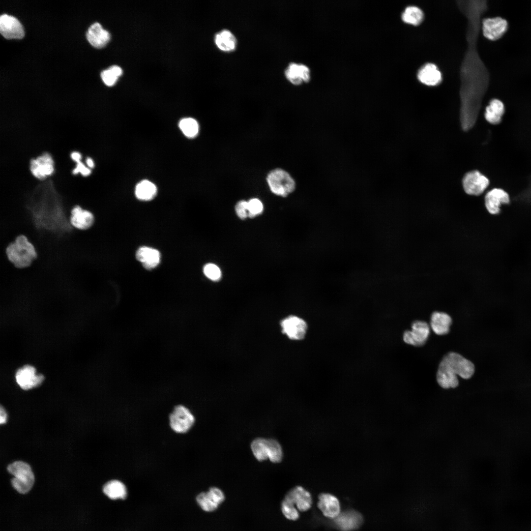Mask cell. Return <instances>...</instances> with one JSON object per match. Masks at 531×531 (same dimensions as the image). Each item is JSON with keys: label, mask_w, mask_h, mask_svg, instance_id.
Here are the masks:
<instances>
[{"label": "cell", "mask_w": 531, "mask_h": 531, "mask_svg": "<svg viewBox=\"0 0 531 531\" xmlns=\"http://www.w3.org/2000/svg\"><path fill=\"white\" fill-rule=\"evenodd\" d=\"M7 419V414L2 406H0V423L1 424H4L6 422Z\"/></svg>", "instance_id": "74e56055"}, {"label": "cell", "mask_w": 531, "mask_h": 531, "mask_svg": "<svg viewBox=\"0 0 531 531\" xmlns=\"http://www.w3.org/2000/svg\"><path fill=\"white\" fill-rule=\"evenodd\" d=\"M292 502L301 511H305L310 508L312 499L310 493L303 487L297 486L291 489L285 498Z\"/></svg>", "instance_id": "2e32d148"}, {"label": "cell", "mask_w": 531, "mask_h": 531, "mask_svg": "<svg viewBox=\"0 0 531 531\" xmlns=\"http://www.w3.org/2000/svg\"><path fill=\"white\" fill-rule=\"evenodd\" d=\"M247 203L249 217L252 218L260 214L263 212V205L259 199L256 198L252 199Z\"/></svg>", "instance_id": "836d02e7"}, {"label": "cell", "mask_w": 531, "mask_h": 531, "mask_svg": "<svg viewBox=\"0 0 531 531\" xmlns=\"http://www.w3.org/2000/svg\"><path fill=\"white\" fill-rule=\"evenodd\" d=\"M15 378L21 388L28 390L40 385L44 377L42 374H37L33 366L27 365L17 371Z\"/></svg>", "instance_id": "8fae6325"}, {"label": "cell", "mask_w": 531, "mask_h": 531, "mask_svg": "<svg viewBox=\"0 0 531 531\" xmlns=\"http://www.w3.org/2000/svg\"><path fill=\"white\" fill-rule=\"evenodd\" d=\"M80 173L82 176L87 177L91 173L90 169L86 166L81 161L76 162V166L73 170L72 174L74 175Z\"/></svg>", "instance_id": "8d00e7d4"}, {"label": "cell", "mask_w": 531, "mask_h": 531, "mask_svg": "<svg viewBox=\"0 0 531 531\" xmlns=\"http://www.w3.org/2000/svg\"><path fill=\"white\" fill-rule=\"evenodd\" d=\"M110 33L104 30L99 23L93 24L88 28L87 38L89 43L97 48L106 46L110 40Z\"/></svg>", "instance_id": "7402d4cb"}, {"label": "cell", "mask_w": 531, "mask_h": 531, "mask_svg": "<svg viewBox=\"0 0 531 531\" xmlns=\"http://www.w3.org/2000/svg\"><path fill=\"white\" fill-rule=\"evenodd\" d=\"M250 448L255 458L260 462L268 459L273 463H278L283 459L282 447L275 439L256 438L252 441Z\"/></svg>", "instance_id": "3957f363"}, {"label": "cell", "mask_w": 531, "mask_h": 531, "mask_svg": "<svg viewBox=\"0 0 531 531\" xmlns=\"http://www.w3.org/2000/svg\"><path fill=\"white\" fill-rule=\"evenodd\" d=\"M236 213L241 219L244 220L248 217V203L245 201L238 202L235 207Z\"/></svg>", "instance_id": "e575fe53"}, {"label": "cell", "mask_w": 531, "mask_h": 531, "mask_svg": "<svg viewBox=\"0 0 531 531\" xmlns=\"http://www.w3.org/2000/svg\"><path fill=\"white\" fill-rule=\"evenodd\" d=\"M503 103L498 99H493L485 108L484 118L486 120L492 125L500 124L505 114Z\"/></svg>", "instance_id": "cb8c5ba5"}, {"label": "cell", "mask_w": 531, "mask_h": 531, "mask_svg": "<svg viewBox=\"0 0 531 531\" xmlns=\"http://www.w3.org/2000/svg\"><path fill=\"white\" fill-rule=\"evenodd\" d=\"M462 182L465 192L473 196H479L483 194L490 183L489 178L477 170L466 173Z\"/></svg>", "instance_id": "ba28073f"}, {"label": "cell", "mask_w": 531, "mask_h": 531, "mask_svg": "<svg viewBox=\"0 0 531 531\" xmlns=\"http://www.w3.org/2000/svg\"><path fill=\"white\" fill-rule=\"evenodd\" d=\"M196 500L201 508L206 512L213 511L219 505L215 502L212 495L208 491L206 492L200 493L197 496Z\"/></svg>", "instance_id": "f1b7e54d"}, {"label": "cell", "mask_w": 531, "mask_h": 531, "mask_svg": "<svg viewBox=\"0 0 531 531\" xmlns=\"http://www.w3.org/2000/svg\"><path fill=\"white\" fill-rule=\"evenodd\" d=\"M9 473L14 477L12 479L13 487L20 493H28L32 488L34 474L30 465L22 461H16L7 467Z\"/></svg>", "instance_id": "5b68a950"}, {"label": "cell", "mask_w": 531, "mask_h": 531, "mask_svg": "<svg viewBox=\"0 0 531 531\" xmlns=\"http://www.w3.org/2000/svg\"><path fill=\"white\" fill-rule=\"evenodd\" d=\"M214 43L221 51L231 52L235 51L237 46V39L235 34L228 29H222L217 32L214 37Z\"/></svg>", "instance_id": "d4e9b609"}, {"label": "cell", "mask_w": 531, "mask_h": 531, "mask_svg": "<svg viewBox=\"0 0 531 531\" xmlns=\"http://www.w3.org/2000/svg\"><path fill=\"white\" fill-rule=\"evenodd\" d=\"M510 194L501 188H493L488 191L484 197V205L487 211L491 215L499 214L503 205L510 203Z\"/></svg>", "instance_id": "30bf717a"}, {"label": "cell", "mask_w": 531, "mask_h": 531, "mask_svg": "<svg viewBox=\"0 0 531 531\" xmlns=\"http://www.w3.org/2000/svg\"><path fill=\"white\" fill-rule=\"evenodd\" d=\"M157 188L151 181L144 180L140 182L135 188L136 197L141 200L149 201L152 200L156 195Z\"/></svg>", "instance_id": "83f0119b"}, {"label": "cell", "mask_w": 531, "mask_h": 531, "mask_svg": "<svg viewBox=\"0 0 531 531\" xmlns=\"http://www.w3.org/2000/svg\"><path fill=\"white\" fill-rule=\"evenodd\" d=\"M94 218L89 211L76 206L71 211L70 224L75 228L86 230L90 228L94 223Z\"/></svg>", "instance_id": "ffe728a7"}, {"label": "cell", "mask_w": 531, "mask_h": 531, "mask_svg": "<svg viewBox=\"0 0 531 531\" xmlns=\"http://www.w3.org/2000/svg\"><path fill=\"white\" fill-rule=\"evenodd\" d=\"M266 179L270 190L278 196L286 197L295 189L294 179L288 173L281 169L271 171Z\"/></svg>", "instance_id": "8992f818"}, {"label": "cell", "mask_w": 531, "mask_h": 531, "mask_svg": "<svg viewBox=\"0 0 531 531\" xmlns=\"http://www.w3.org/2000/svg\"><path fill=\"white\" fill-rule=\"evenodd\" d=\"M122 74L121 68L116 65H112L102 71L101 78L108 86H112L117 82L118 77Z\"/></svg>", "instance_id": "f546056e"}, {"label": "cell", "mask_w": 531, "mask_h": 531, "mask_svg": "<svg viewBox=\"0 0 531 531\" xmlns=\"http://www.w3.org/2000/svg\"><path fill=\"white\" fill-rule=\"evenodd\" d=\"M203 272L206 277L213 281H217L221 277L220 269L214 264H206L203 268Z\"/></svg>", "instance_id": "d6a6232c"}, {"label": "cell", "mask_w": 531, "mask_h": 531, "mask_svg": "<svg viewBox=\"0 0 531 531\" xmlns=\"http://www.w3.org/2000/svg\"><path fill=\"white\" fill-rule=\"evenodd\" d=\"M452 323L451 317L445 312L435 311L431 315L430 327L437 335L448 334Z\"/></svg>", "instance_id": "603a6c76"}, {"label": "cell", "mask_w": 531, "mask_h": 531, "mask_svg": "<svg viewBox=\"0 0 531 531\" xmlns=\"http://www.w3.org/2000/svg\"><path fill=\"white\" fill-rule=\"evenodd\" d=\"M137 260L141 263L147 269L156 267L160 263L161 255L158 250L148 246L140 247L136 253Z\"/></svg>", "instance_id": "44dd1931"}, {"label": "cell", "mask_w": 531, "mask_h": 531, "mask_svg": "<svg viewBox=\"0 0 531 531\" xmlns=\"http://www.w3.org/2000/svg\"><path fill=\"white\" fill-rule=\"evenodd\" d=\"M0 31L6 39H21L25 35L23 27L15 17L6 14L0 17Z\"/></svg>", "instance_id": "7c38bea8"}, {"label": "cell", "mask_w": 531, "mask_h": 531, "mask_svg": "<svg viewBox=\"0 0 531 531\" xmlns=\"http://www.w3.org/2000/svg\"><path fill=\"white\" fill-rule=\"evenodd\" d=\"M286 79L294 85H300L303 82L308 83L311 79L309 68L306 65L291 62L284 72Z\"/></svg>", "instance_id": "9a60e30c"}, {"label": "cell", "mask_w": 531, "mask_h": 531, "mask_svg": "<svg viewBox=\"0 0 531 531\" xmlns=\"http://www.w3.org/2000/svg\"><path fill=\"white\" fill-rule=\"evenodd\" d=\"M169 425L175 433L185 434L193 427L195 418L187 407L177 405L174 407L169 416Z\"/></svg>", "instance_id": "52a82bcc"}, {"label": "cell", "mask_w": 531, "mask_h": 531, "mask_svg": "<svg viewBox=\"0 0 531 531\" xmlns=\"http://www.w3.org/2000/svg\"><path fill=\"white\" fill-rule=\"evenodd\" d=\"M281 332L287 339L299 342L305 340L309 326L306 319L296 314H290L282 318L279 323Z\"/></svg>", "instance_id": "277c9868"}, {"label": "cell", "mask_w": 531, "mask_h": 531, "mask_svg": "<svg viewBox=\"0 0 531 531\" xmlns=\"http://www.w3.org/2000/svg\"><path fill=\"white\" fill-rule=\"evenodd\" d=\"M507 29V21L501 18H488L482 22V32L488 39L495 40L500 38Z\"/></svg>", "instance_id": "5bb4252c"}, {"label": "cell", "mask_w": 531, "mask_h": 531, "mask_svg": "<svg viewBox=\"0 0 531 531\" xmlns=\"http://www.w3.org/2000/svg\"><path fill=\"white\" fill-rule=\"evenodd\" d=\"M179 127L182 133L188 138L195 137L199 131L197 121L191 118L182 119L179 123Z\"/></svg>", "instance_id": "4dcf8cb0"}, {"label": "cell", "mask_w": 531, "mask_h": 531, "mask_svg": "<svg viewBox=\"0 0 531 531\" xmlns=\"http://www.w3.org/2000/svg\"><path fill=\"white\" fill-rule=\"evenodd\" d=\"M281 509L283 515L287 519L295 521L299 518L298 509L292 502L285 498L281 502Z\"/></svg>", "instance_id": "1f68e13d"}, {"label": "cell", "mask_w": 531, "mask_h": 531, "mask_svg": "<svg viewBox=\"0 0 531 531\" xmlns=\"http://www.w3.org/2000/svg\"><path fill=\"white\" fill-rule=\"evenodd\" d=\"M30 170L32 175L41 179L51 176L54 171V161L48 153H44L30 162Z\"/></svg>", "instance_id": "4fadbf2b"}, {"label": "cell", "mask_w": 531, "mask_h": 531, "mask_svg": "<svg viewBox=\"0 0 531 531\" xmlns=\"http://www.w3.org/2000/svg\"><path fill=\"white\" fill-rule=\"evenodd\" d=\"M5 252L8 260L19 268L30 266L37 256L34 246L23 235L18 236L9 244Z\"/></svg>", "instance_id": "7a4b0ae2"}, {"label": "cell", "mask_w": 531, "mask_h": 531, "mask_svg": "<svg viewBox=\"0 0 531 531\" xmlns=\"http://www.w3.org/2000/svg\"><path fill=\"white\" fill-rule=\"evenodd\" d=\"M418 80L428 86H435L442 80V73L437 66L433 63H427L418 69L417 73Z\"/></svg>", "instance_id": "ac0fdd59"}, {"label": "cell", "mask_w": 531, "mask_h": 531, "mask_svg": "<svg viewBox=\"0 0 531 531\" xmlns=\"http://www.w3.org/2000/svg\"><path fill=\"white\" fill-rule=\"evenodd\" d=\"M473 363L461 354L450 352L441 360L438 368L436 379L443 389L455 388L459 385L458 376L468 380L474 373Z\"/></svg>", "instance_id": "6da1fadb"}, {"label": "cell", "mask_w": 531, "mask_h": 531, "mask_svg": "<svg viewBox=\"0 0 531 531\" xmlns=\"http://www.w3.org/2000/svg\"><path fill=\"white\" fill-rule=\"evenodd\" d=\"M412 330H405L403 334L405 343L415 347L423 346L427 342L430 334V326L426 322L416 320L411 325Z\"/></svg>", "instance_id": "9c48e42d"}, {"label": "cell", "mask_w": 531, "mask_h": 531, "mask_svg": "<svg viewBox=\"0 0 531 531\" xmlns=\"http://www.w3.org/2000/svg\"><path fill=\"white\" fill-rule=\"evenodd\" d=\"M103 491L106 496L112 500L124 499L127 495L126 486L118 480H112L107 482L104 485Z\"/></svg>", "instance_id": "4316f807"}, {"label": "cell", "mask_w": 531, "mask_h": 531, "mask_svg": "<svg viewBox=\"0 0 531 531\" xmlns=\"http://www.w3.org/2000/svg\"><path fill=\"white\" fill-rule=\"evenodd\" d=\"M362 522V516L357 511H345L335 518L336 527L342 531H351L357 529Z\"/></svg>", "instance_id": "e0dca14e"}, {"label": "cell", "mask_w": 531, "mask_h": 531, "mask_svg": "<svg viewBox=\"0 0 531 531\" xmlns=\"http://www.w3.org/2000/svg\"><path fill=\"white\" fill-rule=\"evenodd\" d=\"M208 491L211 493L216 502L219 505L225 500L224 493L220 488L216 487H212L209 489Z\"/></svg>", "instance_id": "d590c367"}, {"label": "cell", "mask_w": 531, "mask_h": 531, "mask_svg": "<svg viewBox=\"0 0 531 531\" xmlns=\"http://www.w3.org/2000/svg\"><path fill=\"white\" fill-rule=\"evenodd\" d=\"M86 162L87 167L89 169H92L94 167L93 160L90 157H87L86 160Z\"/></svg>", "instance_id": "ab89813d"}, {"label": "cell", "mask_w": 531, "mask_h": 531, "mask_svg": "<svg viewBox=\"0 0 531 531\" xmlns=\"http://www.w3.org/2000/svg\"><path fill=\"white\" fill-rule=\"evenodd\" d=\"M71 158L74 161L78 162L81 161L82 155L80 152L74 151L71 152Z\"/></svg>", "instance_id": "f35d334b"}, {"label": "cell", "mask_w": 531, "mask_h": 531, "mask_svg": "<svg viewBox=\"0 0 531 531\" xmlns=\"http://www.w3.org/2000/svg\"><path fill=\"white\" fill-rule=\"evenodd\" d=\"M401 18L404 23L408 25L417 26L422 22L424 13L418 6L410 5L402 12Z\"/></svg>", "instance_id": "484cf974"}, {"label": "cell", "mask_w": 531, "mask_h": 531, "mask_svg": "<svg viewBox=\"0 0 531 531\" xmlns=\"http://www.w3.org/2000/svg\"><path fill=\"white\" fill-rule=\"evenodd\" d=\"M318 506L325 517L335 519L340 513V505L338 499L328 493H322L319 496Z\"/></svg>", "instance_id": "d6986e66"}]
</instances>
